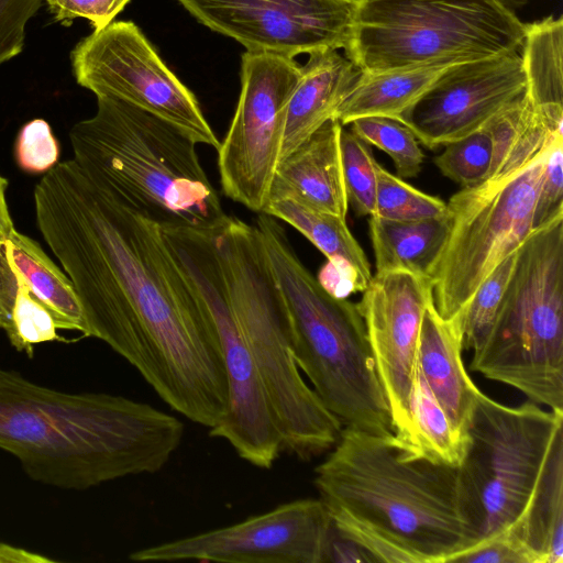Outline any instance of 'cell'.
<instances>
[{
	"label": "cell",
	"instance_id": "obj_1",
	"mask_svg": "<svg viewBox=\"0 0 563 563\" xmlns=\"http://www.w3.org/2000/svg\"><path fill=\"white\" fill-rule=\"evenodd\" d=\"M35 218L69 277L88 329L170 408L209 429L228 409L217 335L173 261L161 225L74 161L34 189Z\"/></svg>",
	"mask_w": 563,
	"mask_h": 563
},
{
	"label": "cell",
	"instance_id": "obj_2",
	"mask_svg": "<svg viewBox=\"0 0 563 563\" xmlns=\"http://www.w3.org/2000/svg\"><path fill=\"white\" fill-rule=\"evenodd\" d=\"M391 437L343 427L314 470L320 499L374 562L452 563L478 542L459 468L407 459Z\"/></svg>",
	"mask_w": 563,
	"mask_h": 563
},
{
	"label": "cell",
	"instance_id": "obj_3",
	"mask_svg": "<svg viewBox=\"0 0 563 563\" xmlns=\"http://www.w3.org/2000/svg\"><path fill=\"white\" fill-rule=\"evenodd\" d=\"M184 423L148 404L103 393L70 394L0 367V449L33 481L85 490L159 472Z\"/></svg>",
	"mask_w": 563,
	"mask_h": 563
},
{
	"label": "cell",
	"instance_id": "obj_4",
	"mask_svg": "<svg viewBox=\"0 0 563 563\" xmlns=\"http://www.w3.org/2000/svg\"><path fill=\"white\" fill-rule=\"evenodd\" d=\"M74 161L118 199L159 225L208 229L224 213L197 143L170 122L111 97L73 125Z\"/></svg>",
	"mask_w": 563,
	"mask_h": 563
},
{
	"label": "cell",
	"instance_id": "obj_5",
	"mask_svg": "<svg viewBox=\"0 0 563 563\" xmlns=\"http://www.w3.org/2000/svg\"><path fill=\"white\" fill-rule=\"evenodd\" d=\"M255 225L285 305L297 366L343 427L390 437V411L357 305L319 284L276 218L260 213Z\"/></svg>",
	"mask_w": 563,
	"mask_h": 563
},
{
	"label": "cell",
	"instance_id": "obj_6",
	"mask_svg": "<svg viewBox=\"0 0 563 563\" xmlns=\"http://www.w3.org/2000/svg\"><path fill=\"white\" fill-rule=\"evenodd\" d=\"M234 316L264 387L283 451L309 461L332 449L343 424L296 364L288 318L256 225L225 216L212 229Z\"/></svg>",
	"mask_w": 563,
	"mask_h": 563
},
{
	"label": "cell",
	"instance_id": "obj_7",
	"mask_svg": "<svg viewBox=\"0 0 563 563\" xmlns=\"http://www.w3.org/2000/svg\"><path fill=\"white\" fill-rule=\"evenodd\" d=\"M471 369L563 411V214L533 230Z\"/></svg>",
	"mask_w": 563,
	"mask_h": 563
},
{
	"label": "cell",
	"instance_id": "obj_8",
	"mask_svg": "<svg viewBox=\"0 0 563 563\" xmlns=\"http://www.w3.org/2000/svg\"><path fill=\"white\" fill-rule=\"evenodd\" d=\"M525 27L501 0H360L344 55L363 73L470 62L521 49Z\"/></svg>",
	"mask_w": 563,
	"mask_h": 563
},
{
	"label": "cell",
	"instance_id": "obj_9",
	"mask_svg": "<svg viewBox=\"0 0 563 563\" xmlns=\"http://www.w3.org/2000/svg\"><path fill=\"white\" fill-rule=\"evenodd\" d=\"M466 432L457 468L479 543L511 528L527 510L563 441V411L532 401L508 406L479 390Z\"/></svg>",
	"mask_w": 563,
	"mask_h": 563
},
{
	"label": "cell",
	"instance_id": "obj_10",
	"mask_svg": "<svg viewBox=\"0 0 563 563\" xmlns=\"http://www.w3.org/2000/svg\"><path fill=\"white\" fill-rule=\"evenodd\" d=\"M551 145L521 169L462 188L450 198L446 238L428 272L442 318L463 310L487 276L533 231Z\"/></svg>",
	"mask_w": 563,
	"mask_h": 563
},
{
	"label": "cell",
	"instance_id": "obj_11",
	"mask_svg": "<svg viewBox=\"0 0 563 563\" xmlns=\"http://www.w3.org/2000/svg\"><path fill=\"white\" fill-rule=\"evenodd\" d=\"M165 245L210 322L223 358L229 402L210 437L225 440L251 465L269 468L283 451L264 387L234 316L212 227L162 225Z\"/></svg>",
	"mask_w": 563,
	"mask_h": 563
},
{
	"label": "cell",
	"instance_id": "obj_12",
	"mask_svg": "<svg viewBox=\"0 0 563 563\" xmlns=\"http://www.w3.org/2000/svg\"><path fill=\"white\" fill-rule=\"evenodd\" d=\"M76 81L97 97H111L176 125L197 144L216 150L220 141L194 93L159 58L136 24L111 22L71 51Z\"/></svg>",
	"mask_w": 563,
	"mask_h": 563
},
{
	"label": "cell",
	"instance_id": "obj_13",
	"mask_svg": "<svg viewBox=\"0 0 563 563\" xmlns=\"http://www.w3.org/2000/svg\"><path fill=\"white\" fill-rule=\"evenodd\" d=\"M300 76L295 58L242 55L241 92L229 130L220 142L218 167L224 195L263 212L276 170L286 108Z\"/></svg>",
	"mask_w": 563,
	"mask_h": 563
},
{
	"label": "cell",
	"instance_id": "obj_14",
	"mask_svg": "<svg viewBox=\"0 0 563 563\" xmlns=\"http://www.w3.org/2000/svg\"><path fill=\"white\" fill-rule=\"evenodd\" d=\"M333 523L319 498L282 504L238 523L130 553L135 562L325 563Z\"/></svg>",
	"mask_w": 563,
	"mask_h": 563
},
{
	"label": "cell",
	"instance_id": "obj_15",
	"mask_svg": "<svg viewBox=\"0 0 563 563\" xmlns=\"http://www.w3.org/2000/svg\"><path fill=\"white\" fill-rule=\"evenodd\" d=\"M196 20L250 53L295 58L344 49L360 0H177Z\"/></svg>",
	"mask_w": 563,
	"mask_h": 563
},
{
	"label": "cell",
	"instance_id": "obj_16",
	"mask_svg": "<svg viewBox=\"0 0 563 563\" xmlns=\"http://www.w3.org/2000/svg\"><path fill=\"white\" fill-rule=\"evenodd\" d=\"M0 329L18 352L64 341L58 330L88 335L75 288L41 245L16 230L0 241Z\"/></svg>",
	"mask_w": 563,
	"mask_h": 563
},
{
	"label": "cell",
	"instance_id": "obj_17",
	"mask_svg": "<svg viewBox=\"0 0 563 563\" xmlns=\"http://www.w3.org/2000/svg\"><path fill=\"white\" fill-rule=\"evenodd\" d=\"M520 51L452 66L397 119L430 150L482 129L525 92Z\"/></svg>",
	"mask_w": 563,
	"mask_h": 563
},
{
	"label": "cell",
	"instance_id": "obj_18",
	"mask_svg": "<svg viewBox=\"0 0 563 563\" xmlns=\"http://www.w3.org/2000/svg\"><path fill=\"white\" fill-rule=\"evenodd\" d=\"M432 299V285L427 276L391 271L376 273L357 303L388 402L395 439L402 438L409 427L418 334L424 308Z\"/></svg>",
	"mask_w": 563,
	"mask_h": 563
},
{
	"label": "cell",
	"instance_id": "obj_19",
	"mask_svg": "<svg viewBox=\"0 0 563 563\" xmlns=\"http://www.w3.org/2000/svg\"><path fill=\"white\" fill-rule=\"evenodd\" d=\"M342 128L336 119L328 120L278 162L268 202L291 200L346 219L349 203L340 146Z\"/></svg>",
	"mask_w": 563,
	"mask_h": 563
},
{
	"label": "cell",
	"instance_id": "obj_20",
	"mask_svg": "<svg viewBox=\"0 0 563 563\" xmlns=\"http://www.w3.org/2000/svg\"><path fill=\"white\" fill-rule=\"evenodd\" d=\"M464 309L451 319L438 312L433 299L424 308L417 342L416 363L430 390L453 426L466 429L479 391L462 358Z\"/></svg>",
	"mask_w": 563,
	"mask_h": 563
},
{
	"label": "cell",
	"instance_id": "obj_21",
	"mask_svg": "<svg viewBox=\"0 0 563 563\" xmlns=\"http://www.w3.org/2000/svg\"><path fill=\"white\" fill-rule=\"evenodd\" d=\"M308 55L286 108L279 161L323 123L334 119L338 107L361 75V70L336 49H319Z\"/></svg>",
	"mask_w": 563,
	"mask_h": 563
},
{
	"label": "cell",
	"instance_id": "obj_22",
	"mask_svg": "<svg viewBox=\"0 0 563 563\" xmlns=\"http://www.w3.org/2000/svg\"><path fill=\"white\" fill-rule=\"evenodd\" d=\"M440 60L378 73H363L338 107L334 119L342 125L363 117L397 119L452 66Z\"/></svg>",
	"mask_w": 563,
	"mask_h": 563
},
{
	"label": "cell",
	"instance_id": "obj_23",
	"mask_svg": "<svg viewBox=\"0 0 563 563\" xmlns=\"http://www.w3.org/2000/svg\"><path fill=\"white\" fill-rule=\"evenodd\" d=\"M525 96L532 109L563 126V19L549 15L526 24L521 46Z\"/></svg>",
	"mask_w": 563,
	"mask_h": 563
},
{
	"label": "cell",
	"instance_id": "obj_24",
	"mask_svg": "<svg viewBox=\"0 0 563 563\" xmlns=\"http://www.w3.org/2000/svg\"><path fill=\"white\" fill-rule=\"evenodd\" d=\"M493 145L488 178L515 173L531 163L554 140L562 129L536 112L525 92L495 114L484 126Z\"/></svg>",
	"mask_w": 563,
	"mask_h": 563
},
{
	"label": "cell",
	"instance_id": "obj_25",
	"mask_svg": "<svg viewBox=\"0 0 563 563\" xmlns=\"http://www.w3.org/2000/svg\"><path fill=\"white\" fill-rule=\"evenodd\" d=\"M391 440L407 459L451 466H459L466 451L467 435L453 426L417 363L409 400V427L402 438L391 437Z\"/></svg>",
	"mask_w": 563,
	"mask_h": 563
},
{
	"label": "cell",
	"instance_id": "obj_26",
	"mask_svg": "<svg viewBox=\"0 0 563 563\" xmlns=\"http://www.w3.org/2000/svg\"><path fill=\"white\" fill-rule=\"evenodd\" d=\"M376 273L405 271L428 277L449 229L443 217L395 221L377 216L368 220Z\"/></svg>",
	"mask_w": 563,
	"mask_h": 563
},
{
	"label": "cell",
	"instance_id": "obj_27",
	"mask_svg": "<svg viewBox=\"0 0 563 563\" xmlns=\"http://www.w3.org/2000/svg\"><path fill=\"white\" fill-rule=\"evenodd\" d=\"M508 531L532 563L563 562V441L553 450L522 517Z\"/></svg>",
	"mask_w": 563,
	"mask_h": 563
},
{
	"label": "cell",
	"instance_id": "obj_28",
	"mask_svg": "<svg viewBox=\"0 0 563 563\" xmlns=\"http://www.w3.org/2000/svg\"><path fill=\"white\" fill-rule=\"evenodd\" d=\"M263 213L280 219L298 230L329 262L349 265L367 287L373 277L371 265L345 219L291 200L269 201Z\"/></svg>",
	"mask_w": 563,
	"mask_h": 563
},
{
	"label": "cell",
	"instance_id": "obj_29",
	"mask_svg": "<svg viewBox=\"0 0 563 563\" xmlns=\"http://www.w3.org/2000/svg\"><path fill=\"white\" fill-rule=\"evenodd\" d=\"M351 131L368 145L390 156L398 177L412 178L420 172L424 154L413 132L401 121L389 117H363L350 123Z\"/></svg>",
	"mask_w": 563,
	"mask_h": 563
},
{
	"label": "cell",
	"instance_id": "obj_30",
	"mask_svg": "<svg viewBox=\"0 0 563 563\" xmlns=\"http://www.w3.org/2000/svg\"><path fill=\"white\" fill-rule=\"evenodd\" d=\"M375 213L395 221H413L443 217L446 203L424 194L402 178L393 175L376 162Z\"/></svg>",
	"mask_w": 563,
	"mask_h": 563
},
{
	"label": "cell",
	"instance_id": "obj_31",
	"mask_svg": "<svg viewBox=\"0 0 563 563\" xmlns=\"http://www.w3.org/2000/svg\"><path fill=\"white\" fill-rule=\"evenodd\" d=\"M518 250L504 258L464 308L463 346L475 351L485 340L511 278Z\"/></svg>",
	"mask_w": 563,
	"mask_h": 563
},
{
	"label": "cell",
	"instance_id": "obj_32",
	"mask_svg": "<svg viewBox=\"0 0 563 563\" xmlns=\"http://www.w3.org/2000/svg\"><path fill=\"white\" fill-rule=\"evenodd\" d=\"M341 158L347 203L360 217L375 213L376 161L371 145L342 128Z\"/></svg>",
	"mask_w": 563,
	"mask_h": 563
},
{
	"label": "cell",
	"instance_id": "obj_33",
	"mask_svg": "<svg viewBox=\"0 0 563 563\" xmlns=\"http://www.w3.org/2000/svg\"><path fill=\"white\" fill-rule=\"evenodd\" d=\"M492 156L490 136L482 128L445 144L443 152L434 157V164L442 175L465 188L487 179Z\"/></svg>",
	"mask_w": 563,
	"mask_h": 563
},
{
	"label": "cell",
	"instance_id": "obj_34",
	"mask_svg": "<svg viewBox=\"0 0 563 563\" xmlns=\"http://www.w3.org/2000/svg\"><path fill=\"white\" fill-rule=\"evenodd\" d=\"M60 146L44 119H33L19 131L14 157L18 166L30 174H46L58 164Z\"/></svg>",
	"mask_w": 563,
	"mask_h": 563
},
{
	"label": "cell",
	"instance_id": "obj_35",
	"mask_svg": "<svg viewBox=\"0 0 563 563\" xmlns=\"http://www.w3.org/2000/svg\"><path fill=\"white\" fill-rule=\"evenodd\" d=\"M563 214V136L556 139L548 153L533 212V230Z\"/></svg>",
	"mask_w": 563,
	"mask_h": 563
},
{
	"label": "cell",
	"instance_id": "obj_36",
	"mask_svg": "<svg viewBox=\"0 0 563 563\" xmlns=\"http://www.w3.org/2000/svg\"><path fill=\"white\" fill-rule=\"evenodd\" d=\"M45 0H0V66L19 55L30 19Z\"/></svg>",
	"mask_w": 563,
	"mask_h": 563
},
{
	"label": "cell",
	"instance_id": "obj_37",
	"mask_svg": "<svg viewBox=\"0 0 563 563\" xmlns=\"http://www.w3.org/2000/svg\"><path fill=\"white\" fill-rule=\"evenodd\" d=\"M130 0H45L55 19L69 24L82 18L92 24L95 30L101 29L113 21Z\"/></svg>",
	"mask_w": 563,
	"mask_h": 563
},
{
	"label": "cell",
	"instance_id": "obj_38",
	"mask_svg": "<svg viewBox=\"0 0 563 563\" xmlns=\"http://www.w3.org/2000/svg\"><path fill=\"white\" fill-rule=\"evenodd\" d=\"M452 563H532V559L512 534L504 531L461 553Z\"/></svg>",
	"mask_w": 563,
	"mask_h": 563
},
{
	"label": "cell",
	"instance_id": "obj_39",
	"mask_svg": "<svg viewBox=\"0 0 563 563\" xmlns=\"http://www.w3.org/2000/svg\"><path fill=\"white\" fill-rule=\"evenodd\" d=\"M317 279L330 295L336 298H346L351 292L365 289L354 269L343 263L328 261L319 271Z\"/></svg>",
	"mask_w": 563,
	"mask_h": 563
},
{
	"label": "cell",
	"instance_id": "obj_40",
	"mask_svg": "<svg viewBox=\"0 0 563 563\" xmlns=\"http://www.w3.org/2000/svg\"><path fill=\"white\" fill-rule=\"evenodd\" d=\"M325 562H374L358 544L332 528L325 553Z\"/></svg>",
	"mask_w": 563,
	"mask_h": 563
},
{
	"label": "cell",
	"instance_id": "obj_41",
	"mask_svg": "<svg viewBox=\"0 0 563 563\" xmlns=\"http://www.w3.org/2000/svg\"><path fill=\"white\" fill-rule=\"evenodd\" d=\"M46 563L52 562L51 559L38 553L30 552L19 547L0 542V563Z\"/></svg>",
	"mask_w": 563,
	"mask_h": 563
},
{
	"label": "cell",
	"instance_id": "obj_42",
	"mask_svg": "<svg viewBox=\"0 0 563 563\" xmlns=\"http://www.w3.org/2000/svg\"><path fill=\"white\" fill-rule=\"evenodd\" d=\"M7 188L8 180L0 175V241L8 238L15 230L7 202Z\"/></svg>",
	"mask_w": 563,
	"mask_h": 563
},
{
	"label": "cell",
	"instance_id": "obj_43",
	"mask_svg": "<svg viewBox=\"0 0 563 563\" xmlns=\"http://www.w3.org/2000/svg\"><path fill=\"white\" fill-rule=\"evenodd\" d=\"M501 1L505 2L507 5H509L514 10L523 5L527 2V0H501Z\"/></svg>",
	"mask_w": 563,
	"mask_h": 563
}]
</instances>
